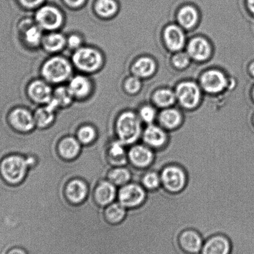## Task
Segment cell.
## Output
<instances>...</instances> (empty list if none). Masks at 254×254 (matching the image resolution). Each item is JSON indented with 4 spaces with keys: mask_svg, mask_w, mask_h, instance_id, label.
<instances>
[{
    "mask_svg": "<svg viewBox=\"0 0 254 254\" xmlns=\"http://www.w3.org/2000/svg\"><path fill=\"white\" fill-rule=\"evenodd\" d=\"M75 137L84 146L94 143L98 137V130L93 122L81 123L76 128Z\"/></svg>",
    "mask_w": 254,
    "mask_h": 254,
    "instance_id": "obj_29",
    "label": "cell"
},
{
    "mask_svg": "<svg viewBox=\"0 0 254 254\" xmlns=\"http://www.w3.org/2000/svg\"><path fill=\"white\" fill-rule=\"evenodd\" d=\"M184 122L183 116L179 111L172 108L163 110L158 117L159 125L168 132L178 129Z\"/></svg>",
    "mask_w": 254,
    "mask_h": 254,
    "instance_id": "obj_24",
    "label": "cell"
},
{
    "mask_svg": "<svg viewBox=\"0 0 254 254\" xmlns=\"http://www.w3.org/2000/svg\"><path fill=\"white\" fill-rule=\"evenodd\" d=\"M127 147L117 137L113 138L108 144L106 152L107 161L112 167L127 166L129 164Z\"/></svg>",
    "mask_w": 254,
    "mask_h": 254,
    "instance_id": "obj_19",
    "label": "cell"
},
{
    "mask_svg": "<svg viewBox=\"0 0 254 254\" xmlns=\"http://www.w3.org/2000/svg\"><path fill=\"white\" fill-rule=\"evenodd\" d=\"M33 113L36 128L38 129H48L53 127L58 120V113L52 109L48 105L39 106Z\"/></svg>",
    "mask_w": 254,
    "mask_h": 254,
    "instance_id": "obj_25",
    "label": "cell"
},
{
    "mask_svg": "<svg viewBox=\"0 0 254 254\" xmlns=\"http://www.w3.org/2000/svg\"><path fill=\"white\" fill-rule=\"evenodd\" d=\"M56 122H58V121H56ZM71 128H72V129H73V127H71ZM73 130H72V132H71V133H72V132H73ZM14 135H15V134H14ZM13 141H14V139H13ZM12 149H13V145H12Z\"/></svg>",
    "mask_w": 254,
    "mask_h": 254,
    "instance_id": "obj_45",
    "label": "cell"
},
{
    "mask_svg": "<svg viewBox=\"0 0 254 254\" xmlns=\"http://www.w3.org/2000/svg\"><path fill=\"white\" fill-rule=\"evenodd\" d=\"M141 88V81L140 78L134 75L127 78L123 83V88L125 92L129 95H135Z\"/></svg>",
    "mask_w": 254,
    "mask_h": 254,
    "instance_id": "obj_37",
    "label": "cell"
},
{
    "mask_svg": "<svg viewBox=\"0 0 254 254\" xmlns=\"http://www.w3.org/2000/svg\"><path fill=\"white\" fill-rule=\"evenodd\" d=\"M107 179L120 188L132 181L131 170L128 165L111 168L108 172Z\"/></svg>",
    "mask_w": 254,
    "mask_h": 254,
    "instance_id": "obj_30",
    "label": "cell"
},
{
    "mask_svg": "<svg viewBox=\"0 0 254 254\" xmlns=\"http://www.w3.org/2000/svg\"><path fill=\"white\" fill-rule=\"evenodd\" d=\"M75 102L65 85L57 86L54 88L53 97L48 104L52 109L59 112L70 107Z\"/></svg>",
    "mask_w": 254,
    "mask_h": 254,
    "instance_id": "obj_23",
    "label": "cell"
},
{
    "mask_svg": "<svg viewBox=\"0 0 254 254\" xmlns=\"http://www.w3.org/2000/svg\"><path fill=\"white\" fill-rule=\"evenodd\" d=\"M202 87L206 92L218 93L222 92L227 85L225 75L221 71L210 70L206 71L201 78Z\"/></svg>",
    "mask_w": 254,
    "mask_h": 254,
    "instance_id": "obj_22",
    "label": "cell"
},
{
    "mask_svg": "<svg viewBox=\"0 0 254 254\" xmlns=\"http://www.w3.org/2000/svg\"><path fill=\"white\" fill-rule=\"evenodd\" d=\"M198 19V12L192 6H185L179 12L178 20L180 24L184 28H191L195 25Z\"/></svg>",
    "mask_w": 254,
    "mask_h": 254,
    "instance_id": "obj_34",
    "label": "cell"
},
{
    "mask_svg": "<svg viewBox=\"0 0 254 254\" xmlns=\"http://www.w3.org/2000/svg\"><path fill=\"white\" fill-rule=\"evenodd\" d=\"M120 10L117 0H96L93 12L102 20H110L117 15Z\"/></svg>",
    "mask_w": 254,
    "mask_h": 254,
    "instance_id": "obj_26",
    "label": "cell"
},
{
    "mask_svg": "<svg viewBox=\"0 0 254 254\" xmlns=\"http://www.w3.org/2000/svg\"><path fill=\"white\" fill-rule=\"evenodd\" d=\"M90 193L88 182L80 177L68 180L64 187V195L73 205H79L87 199Z\"/></svg>",
    "mask_w": 254,
    "mask_h": 254,
    "instance_id": "obj_13",
    "label": "cell"
},
{
    "mask_svg": "<svg viewBox=\"0 0 254 254\" xmlns=\"http://www.w3.org/2000/svg\"><path fill=\"white\" fill-rule=\"evenodd\" d=\"M73 64L70 59L61 54L52 55L41 64V78L53 87L65 85L74 74Z\"/></svg>",
    "mask_w": 254,
    "mask_h": 254,
    "instance_id": "obj_1",
    "label": "cell"
},
{
    "mask_svg": "<svg viewBox=\"0 0 254 254\" xmlns=\"http://www.w3.org/2000/svg\"><path fill=\"white\" fill-rule=\"evenodd\" d=\"M162 187L171 193H178L184 190L188 182V175L181 165L167 164L159 172Z\"/></svg>",
    "mask_w": 254,
    "mask_h": 254,
    "instance_id": "obj_6",
    "label": "cell"
},
{
    "mask_svg": "<svg viewBox=\"0 0 254 254\" xmlns=\"http://www.w3.org/2000/svg\"><path fill=\"white\" fill-rule=\"evenodd\" d=\"M41 48L50 56L61 54L66 49V36L61 31L45 33Z\"/></svg>",
    "mask_w": 254,
    "mask_h": 254,
    "instance_id": "obj_21",
    "label": "cell"
},
{
    "mask_svg": "<svg viewBox=\"0 0 254 254\" xmlns=\"http://www.w3.org/2000/svg\"><path fill=\"white\" fill-rule=\"evenodd\" d=\"M252 122H253V124L254 126V116L253 120H252Z\"/></svg>",
    "mask_w": 254,
    "mask_h": 254,
    "instance_id": "obj_46",
    "label": "cell"
},
{
    "mask_svg": "<svg viewBox=\"0 0 254 254\" xmlns=\"http://www.w3.org/2000/svg\"><path fill=\"white\" fill-rule=\"evenodd\" d=\"M5 254H29V253L28 251L23 247L14 246L8 249Z\"/></svg>",
    "mask_w": 254,
    "mask_h": 254,
    "instance_id": "obj_42",
    "label": "cell"
},
{
    "mask_svg": "<svg viewBox=\"0 0 254 254\" xmlns=\"http://www.w3.org/2000/svg\"><path fill=\"white\" fill-rule=\"evenodd\" d=\"M70 60L74 69L78 73L90 76L100 72L106 63L105 56L102 50L86 44L73 52Z\"/></svg>",
    "mask_w": 254,
    "mask_h": 254,
    "instance_id": "obj_3",
    "label": "cell"
},
{
    "mask_svg": "<svg viewBox=\"0 0 254 254\" xmlns=\"http://www.w3.org/2000/svg\"><path fill=\"white\" fill-rule=\"evenodd\" d=\"M18 2L26 10L35 11L44 4L45 0H18Z\"/></svg>",
    "mask_w": 254,
    "mask_h": 254,
    "instance_id": "obj_39",
    "label": "cell"
},
{
    "mask_svg": "<svg viewBox=\"0 0 254 254\" xmlns=\"http://www.w3.org/2000/svg\"><path fill=\"white\" fill-rule=\"evenodd\" d=\"M66 85L75 102H85L94 92L92 79L90 75L83 73L73 74Z\"/></svg>",
    "mask_w": 254,
    "mask_h": 254,
    "instance_id": "obj_9",
    "label": "cell"
},
{
    "mask_svg": "<svg viewBox=\"0 0 254 254\" xmlns=\"http://www.w3.org/2000/svg\"><path fill=\"white\" fill-rule=\"evenodd\" d=\"M169 140V132L154 123L144 128L140 141L154 151H157L166 147Z\"/></svg>",
    "mask_w": 254,
    "mask_h": 254,
    "instance_id": "obj_14",
    "label": "cell"
},
{
    "mask_svg": "<svg viewBox=\"0 0 254 254\" xmlns=\"http://www.w3.org/2000/svg\"><path fill=\"white\" fill-rule=\"evenodd\" d=\"M176 95L169 89H161L157 91L154 95V101L158 107L168 108L176 102Z\"/></svg>",
    "mask_w": 254,
    "mask_h": 254,
    "instance_id": "obj_35",
    "label": "cell"
},
{
    "mask_svg": "<svg viewBox=\"0 0 254 254\" xmlns=\"http://www.w3.org/2000/svg\"><path fill=\"white\" fill-rule=\"evenodd\" d=\"M118 187L107 179L100 180L93 190V198L98 206L105 208L117 199Z\"/></svg>",
    "mask_w": 254,
    "mask_h": 254,
    "instance_id": "obj_16",
    "label": "cell"
},
{
    "mask_svg": "<svg viewBox=\"0 0 254 254\" xmlns=\"http://www.w3.org/2000/svg\"><path fill=\"white\" fill-rule=\"evenodd\" d=\"M231 251L232 244L228 237L217 234L204 241L199 254H231Z\"/></svg>",
    "mask_w": 254,
    "mask_h": 254,
    "instance_id": "obj_20",
    "label": "cell"
},
{
    "mask_svg": "<svg viewBox=\"0 0 254 254\" xmlns=\"http://www.w3.org/2000/svg\"><path fill=\"white\" fill-rule=\"evenodd\" d=\"M6 120L12 129L21 134H28L36 129L33 112L28 108H14L6 115Z\"/></svg>",
    "mask_w": 254,
    "mask_h": 254,
    "instance_id": "obj_8",
    "label": "cell"
},
{
    "mask_svg": "<svg viewBox=\"0 0 254 254\" xmlns=\"http://www.w3.org/2000/svg\"><path fill=\"white\" fill-rule=\"evenodd\" d=\"M205 239L198 231L187 229L182 232L179 238V244L182 250L188 254H199Z\"/></svg>",
    "mask_w": 254,
    "mask_h": 254,
    "instance_id": "obj_18",
    "label": "cell"
},
{
    "mask_svg": "<svg viewBox=\"0 0 254 254\" xmlns=\"http://www.w3.org/2000/svg\"><path fill=\"white\" fill-rule=\"evenodd\" d=\"M253 95H254V89Z\"/></svg>",
    "mask_w": 254,
    "mask_h": 254,
    "instance_id": "obj_47",
    "label": "cell"
},
{
    "mask_svg": "<svg viewBox=\"0 0 254 254\" xmlns=\"http://www.w3.org/2000/svg\"><path fill=\"white\" fill-rule=\"evenodd\" d=\"M247 3L250 11L254 14V0H247Z\"/></svg>",
    "mask_w": 254,
    "mask_h": 254,
    "instance_id": "obj_43",
    "label": "cell"
},
{
    "mask_svg": "<svg viewBox=\"0 0 254 254\" xmlns=\"http://www.w3.org/2000/svg\"><path fill=\"white\" fill-rule=\"evenodd\" d=\"M83 145L76 139L75 134L63 135L58 140L56 149L59 156L66 161L76 159L81 154Z\"/></svg>",
    "mask_w": 254,
    "mask_h": 254,
    "instance_id": "obj_15",
    "label": "cell"
},
{
    "mask_svg": "<svg viewBox=\"0 0 254 254\" xmlns=\"http://www.w3.org/2000/svg\"><path fill=\"white\" fill-rule=\"evenodd\" d=\"M33 19L44 33L61 31L66 20L62 9L50 4H44L34 11Z\"/></svg>",
    "mask_w": 254,
    "mask_h": 254,
    "instance_id": "obj_5",
    "label": "cell"
},
{
    "mask_svg": "<svg viewBox=\"0 0 254 254\" xmlns=\"http://www.w3.org/2000/svg\"><path fill=\"white\" fill-rule=\"evenodd\" d=\"M155 66V62L152 59L143 57L133 63L131 71L133 75L138 78H146L154 73Z\"/></svg>",
    "mask_w": 254,
    "mask_h": 254,
    "instance_id": "obj_31",
    "label": "cell"
},
{
    "mask_svg": "<svg viewBox=\"0 0 254 254\" xmlns=\"http://www.w3.org/2000/svg\"><path fill=\"white\" fill-rule=\"evenodd\" d=\"M54 87L42 78L34 79L28 84L26 93L31 103L36 106L48 104L53 97Z\"/></svg>",
    "mask_w": 254,
    "mask_h": 254,
    "instance_id": "obj_11",
    "label": "cell"
},
{
    "mask_svg": "<svg viewBox=\"0 0 254 254\" xmlns=\"http://www.w3.org/2000/svg\"><path fill=\"white\" fill-rule=\"evenodd\" d=\"M29 171L26 155L20 153L6 155L0 161V176L9 186L21 184L26 178Z\"/></svg>",
    "mask_w": 254,
    "mask_h": 254,
    "instance_id": "obj_4",
    "label": "cell"
},
{
    "mask_svg": "<svg viewBox=\"0 0 254 254\" xmlns=\"http://www.w3.org/2000/svg\"><path fill=\"white\" fill-rule=\"evenodd\" d=\"M250 71L252 75L254 76V63L252 64L250 66Z\"/></svg>",
    "mask_w": 254,
    "mask_h": 254,
    "instance_id": "obj_44",
    "label": "cell"
},
{
    "mask_svg": "<svg viewBox=\"0 0 254 254\" xmlns=\"http://www.w3.org/2000/svg\"><path fill=\"white\" fill-rule=\"evenodd\" d=\"M128 160L129 165L135 169L146 170L154 164L155 153L151 148L142 142L128 147Z\"/></svg>",
    "mask_w": 254,
    "mask_h": 254,
    "instance_id": "obj_10",
    "label": "cell"
},
{
    "mask_svg": "<svg viewBox=\"0 0 254 254\" xmlns=\"http://www.w3.org/2000/svg\"><path fill=\"white\" fill-rule=\"evenodd\" d=\"M138 115L142 123L149 125L154 124V121L156 119L157 113L151 106L145 105L140 108Z\"/></svg>",
    "mask_w": 254,
    "mask_h": 254,
    "instance_id": "obj_36",
    "label": "cell"
},
{
    "mask_svg": "<svg viewBox=\"0 0 254 254\" xmlns=\"http://www.w3.org/2000/svg\"><path fill=\"white\" fill-rule=\"evenodd\" d=\"M176 95L184 107L187 109H192L198 104L201 93L196 83L186 81L178 85Z\"/></svg>",
    "mask_w": 254,
    "mask_h": 254,
    "instance_id": "obj_17",
    "label": "cell"
},
{
    "mask_svg": "<svg viewBox=\"0 0 254 254\" xmlns=\"http://www.w3.org/2000/svg\"><path fill=\"white\" fill-rule=\"evenodd\" d=\"M190 58L189 54L184 53H180L177 54L173 58V63L176 67L179 68H183L189 65L190 63Z\"/></svg>",
    "mask_w": 254,
    "mask_h": 254,
    "instance_id": "obj_40",
    "label": "cell"
},
{
    "mask_svg": "<svg viewBox=\"0 0 254 254\" xmlns=\"http://www.w3.org/2000/svg\"><path fill=\"white\" fill-rule=\"evenodd\" d=\"M147 191L139 182H130L120 187L117 201L127 209L136 208L146 200Z\"/></svg>",
    "mask_w": 254,
    "mask_h": 254,
    "instance_id": "obj_7",
    "label": "cell"
},
{
    "mask_svg": "<svg viewBox=\"0 0 254 254\" xmlns=\"http://www.w3.org/2000/svg\"><path fill=\"white\" fill-rule=\"evenodd\" d=\"M164 37L165 44L170 50L179 51L184 48L186 37L183 31L179 26H167L165 29Z\"/></svg>",
    "mask_w": 254,
    "mask_h": 254,
    "instance_id": "obj_27",
    "label": "cell"
},
{
    "mask_svg": "<svg viewBox=\"0 0 254 254\" xmlns=\"http://www.w3.org/2000/svg\"><path fill=\"white\" fill-rule=\"evenodd\" d=\"M84 38L78 33H72L66 36V49L74 52L85 45Z\"/></svg>",
    "mask_w": 254,
    "mask_h": 254,
    "instance_id": "obj_38",
    "label": "cell"
},
{
    "mask_svg": "<svg viewBox=\"0 0 254 254\" xmlns=\"http://www.w3.org/2000/svg\"><path fill=\"white\" fill-rule=\"evenodd\" d=\"M127 209L118 201L106 206L104 208V216L108 223L118 224L124 220L127 216Z\"/></svg>",
    "mask_w": 254,
    "mask_h": 254,
    "instance_id": "obj_32",
    "label": "cell"
},
{
    "mask_svg": "<svg viewBox=\"0 0 254 254\" xmlns=\"http://www.w3.org/2000/svg\"><path fill=\"white\" fill-rule=\"evenodd\" d=\"M116 137L129 147L141 140L142 122L137 113L130 110L123 111L114 120Z\"/></svg>",
    "mask_w": 254,
    "mask_h": 254,
    "instance_id": "obj_2",
    "label": "cell"
},
{
    "mask_svg": "<svg viewBox=\"0 0 254 254\" xmlns=\"http://www.w3.org/2000/svg\"><path fill=\"white\" fill-rule=\"evenodd\" d=\"M19 33L24 45L29 49L41 48L44 32L37 25L34 19H24L19 25Z\"/></svg>",
    "mask_w": 254,
    "mask_h": 254,
    "instance_id": "obj_12",
    "label": "cell"
},
{
    "mask_svg": "<svg viewBox=\"0 0 254 254\" xmlns=\"http://www.w3.org/2000/svg\"><path fill=\"white\" fill-rule=\"evenodd\" d=\"M63 2L68 8L76 10L83 8L87 0H63Z\"/></svg>",
    "mask_w": 254,
    "mask_h": 254,
    "instance_id": "obj_41",
    "label": "cell"
},
{
    "mask_svg": "<svg viewBox=\"0 0 254 254\" xmlns=\"http://www.w3.org/2000/svg\"><path fill=\"white\" fill-rule=\"evenodd\" d=\"M210 53V46L208 42L203 38H195L191 39L187 47V54L196 61L206 60L209 58Z\"/></svg>",
    "mask_w": 254,
    "mask_h": 254,
    "instance_id": "obj_28",
    "label": "cell"
},
{
    "mask_svg": "<svg viewBox=\"0 0 254 254\" xmlns=\"http://www.w3.org/2000/svg\"><path fill=\"white\" fill-rule=\"evenodd\" d=\"M139 182L147 191L157 190L162 187L159 172L149 168L142 170Z\"/></svg>",
    "mask_w": 254,
    "mask_h": 254,
    "instance_id": "obj_33",
    "label": "cell"
}]
</instances>
